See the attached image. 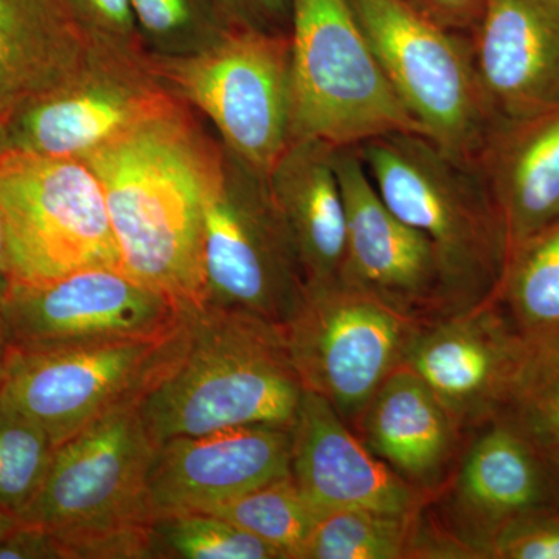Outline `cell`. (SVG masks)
<instances>
[{
  "label": "cell",
  "instance_id": "1",
  "mask_svg": "<svg viewBox=\"0 0 559 559\" xmlns=\"http://www.w3.org/2000/svg\"><path fill=\"white\" fill-rule=\"evenodd\" d=\"M209 128L173 95L83 159L100 179L123 270L183 307L205 299V205L223 157Z\"/></svg>",
  "mask_w": 559,
  "mask_h": 559
},
{
  "label": "cell",
  "instance_id": "2",
  "mask_svg": "<svg viewBox=\"0 0 559 559\" xmlns=\"http://www.w3.org/2000/svg\"><path fill=\"white\" fill-rule=\"evenodd\" d=\"M304 392L282 325L245 312L187 307L178 348L139 409L159 444L240 426L293 428Z\"/></svg>",
  "mask_w": 559,
  "mask_h": 559
},
{
  "label": "cell",
  "instance_id": "3",
  "mask_svg": "<svg viewBox=\"0 0 559 559\" xmlns=\"http://www.w3.org/2000/svg\"><path fill=\"white\" fill-rule=\"evenodd\" d=\"M353 148L382 201L432 246L444 318L496 300L510 241L476 164L418 132H392Z\"/></svg>",
  "mask_w": 559,
  "mask_h": 559
},
{
  "label": "cell",
  "instance_id": "4",
  "mask_svg": "<svg viewBox=\"0 0 559 559\" xmlns=\"http://www.w3.org/2000/svg\"><path fill=\"white\" fill-rule=\"evenodd\" d=\"M290 5L293 140L349 148L392 132L425 134L390 86L352 0Z\"/></svg>",
  "mask_w": 559,
  "mask_h": 559
},
{
  "label": "cell",
  "instance_id": "5",
  "mask_svg": "<svg viewBox=\"0 0 559 559\" xmlns=\"http://www.w3.org/2000/svg\"><path fill=\"white\" fill-rule=\"evenodd\" d=\"M0 213L11 285L121 266L102 182L86 160L9 146L0 156Z\"/></svg>",
  "mask_w": 559,
  "mask_h": 559
},
{
  "label": "cell",
  "instance_id": "6",
  "mask_svg": "<svg viewBox=\"0 0 559 559\" xmlns=\"http://www.w3.org/2000/svg\"><path fill=\"white\" fill-rule=\"evenodd\" d=\"M204 307L285 325L307 293L304 271L266 176L223 145L202 241Z\"/></svg>",
  "mask_w": 559,
  "mask_h": 559
},
{
  "label": "cell",
  "instance_id": "7",
  "mask_svg": "<svg viewBox=\"0 0 559 559\" xmlns=\"http://www.w3.org/2000/svg\"><path fill=\"white\" fill-rule=\"evenodd\" d=\"M352 5L390 86L426 138L474 164L500 119L477 79L468 36L407 0Z\"/></svg>",
  "mask_w": 559,
  "mask_h": 559
},
{
  "label": "cell",
  "instance_id": "8",
  "mask_svg": "<svg viewBox=\"0 0 559 559\" xmlns=\"http://www.w3.org/2000/svg\"><path fill=\"white\" fill-rule=\"evenodd\" d=\"M150 60L165 87L212 124L224 146L270 175L293 140L290 36L231 28L200 55Z\"/></svg>",
  "mask_w": 559,
  "mask_h": 559
},
{
  "label": "cell",
  "instance_id": "9",
  "mask_svg": "<svg viewBox=\"0 0 559 559\" xmlns=\"http://www.w3.org/2000/svg\"><path fill=\"white\" fill-rule=\"evenodd\" d=\"M423 325L340 280L307 288L283 331L304 389L355 429L371 396L403 367Z\"/></svg>",
  "mask_w": 559,
  "mask_h": 559
},
{
  "label": "cell",
  "instance_id": "10",
  "mask_svg": "<svg viewBox=\"0 0 559 559\" xmlns=\"http://www.w3.org/2000/svg\"><path fill=\"white\" fill-rule=\"evenodd\" d=\"M183 322L156 340L10 345L0 406L31 418L58 447L109 412L140 401L175 355Z\"/></svg>",
  "mask_w": 559,
  "mask_h": 559
},
{
  "label": "cell",
  "instance_id": "11",
  "mask_svg": "<svg viewBox=\"0 0 559 559\" xmlns=\"http://www.w3.org/2000/svg\"><path fill=\"white\" fill-rule=\"evenodd\" d=\"M156 448L139 401L109 412L55 448L46 479L17 518L51 532L156 521L146 496Z\"/></svg>",
  "mask_w": 559,
  "mask_h": 559
},
{
  "label": "cell",
  "instance_id": "12",
  "mask_svg": "<svg viewBox=\"0 0 559 559\" xmlns=\"http://www.w3.org/2000/svg\"><path fill=\"white\" fill-rule=\"evenodd\" d=\"M171 97L148 55L87 44L69 76L11 114L7 139L11 148L86 159Z\"/></svg>",
  "mask_w": 559,
  "mask_h": 559
},
{
  "label": "cell",
  "instance_id": "13",
  "mask_svg": "<svg viewBox=\"0 0 559 559\" xmlns=\"http://www.w3.org/2000/svg\"><path fill=\"white\" fill-rule=\"evenodd\" d=\"M186 312L182 304L114 264L43 285H11L0 305L7 340L16 347L156 340L178 330Z\"/></svg>",
  "mask_w": 559,
  "mask_h": 559
},
{
  "label": "cell",
  "instance_id": "14",
  "mask_svg": "<svg viewBox=\"0 0 559 559\" xmlns=\"http://www.w3.org/2000/svg\"><path fill=\"white\" fill-rule=\"evenodd\" d=\"M334 167L347 213L342 282L418 322L444 318L443 282L430 242L382 201L356 148H336Z\"/></svg>",
  "mask_w": 559,
  "mask_h": 559
},
{
  "label": "cell",
  "instance_id": "15",
  "mask_svg": "<svg viewBox=\"0 0 559 559\" xmlns=\"http://www.w3.org/2000/svg\"><path fill=\"white\" fill-rule=\"evenodd\" d=\"M468 441L428 509L471 559H488L507 525L555 500L543 454L509 423L492 419Z\"/></svg>",
  "mask_w": 559,
  "mask_h": 559
},
{
  "label": "cell",
  "instance_id": "16",
  "mask_svg": "<svg viewBox=\"0 0 559 559\" xmlns=\"http://www.w3.org/2000/svg\"><path fill=\"white\" fill-rule=\"evenodd\" d=\"M525 336L498 300L425 323L403 367L414 371L468 436L499 417Z\"/></svg>",
  "mask_w": 559,
  "mask_h": 559
},
{
  "label": "cell",
  "instance_id": "17",
  "mask_svg": "<svg viewBox=\"0 0 559 559\" xmlns=\"http://www.w3.org/2000/svg\"><path fill=\"white\" fill-rule=\"evenodd\" d=\"M293 428L255 425L157 444L146 479L154 518L204 511L290 474Z\"/></svg>",
  "mask_w": 559,
  "mask_h": 559
},
{
  "label": "cell",
  "instance_id": "18",
  "mask_svg": "<svg viewBox=\"0 0 559 559\" xmlns=\"http://www.w3.org/2000/svg\"><path fill=\"white\" fill-rule=\"evenodd\" d=\"M290 476L320 516L337 510L414 516L432 499L371 454L329 401L310 390L293 426Z\"/></svg>",
  "mask_w": 559,
  "mask_h": 559
},
{
  "label": "cell",
  "instance_id": "19",
  "mask_svg": "<svg viewBox=\"0 0 559 559\" xmlns=\"http://www.w3.org/2000/svg\"><path fill=\"white\" fill-rule=\"evenodd\" d=\"M469 46L498 119L559 110V0H487Z\"/></svg>",
  "mask_w": 559,
  "mask_h": 559
},
{
  "label": "cell",
  "instance_id": "20",
  "mask_svg": "<svg viewBox=\"0 0 559 559\" xmlns=\"http://www.w3.org/2000/svg\"><path fill=\"white\" fill-rule=\"evenodd\" d=\"M356 436L401 479L433 498L457 466L469 436L414 371L400 367L356 423Z\"/></svg>",
  "mask_w": 559,
  "mask_h": 559
},
{
  "label": "cell",
  "instance_id": "21",
  "mask_svg": "<svg viewBox=\"0 0 559 559\" xmlns=\"http://www.w3.org/2000/svg\"><path fill=\"white\" fill-rule=\"evenodd\" d=\"M474 164L499 210L511 252L559 224V110L499 120Z\"/></svg>",
  "mask_w": 559,
  "mask_h": 559
},
{
  "label": "cell",
  "instance_id": "22",
  "mask_svg": "<svg viewBox=\"0 0 559 559\" xmlns=\"http://www.w3.org/2000/svg\"><path fill=\"white\" fill-rule=\"evenodd\" d=\"M334 151L322 140H293L266 176L307 288L340 282L347 259V213Z\"/></svg>",
  "mask_w": 559,
  "mask_h": 559
},
{
  "label": "cell",
  "instance_id": "23",
  "mask_svg": "<svg viewBox=\"0 0 559 559\" xmlns=\"http://www.w3.org/2000/svg\"><path fill=\"white\" fill-rule=\"evenodd\" d=\"M86 49L60 0H0V121L60 84Z\"/></svg>",
  "mask_w": 559,
  "mask_h": 559
},
{
  "label": "cell",
  "instance_id": "24",
  "mask_svg": "<svg viewBox=\"0 0 559 559\" xmlns=\"http://www.w3.org/2000/svg\"><path fill=\"white\" fill-rule=\"evenodd\" d=\"M496 300L524 336L559 331V224L511 252Z\"/></svg>",
  "mask_w": 559,
  "mask_h": 559
},
{
  "label": "cell",
  "instance_id": "25",
  "mask_svg": "<svg viewBox=\"0 0 559 559\" xmlns=\"http://www.w3.org/2000/svg\"><path fill=\"white\" fill-rule=\"evenodd\" d=\"M498 418L539 452L559 444V331L525 336L520 367Z\"/></svg>",
  "mask_w": 559,
  "mask_h": 559
},
{
  "label": "cell",
  "instance_id": "26",
  "mask_svg": "<svg viewBox=\"0 0 559 559\" xmlns=\"http://www.w3.org/2000/svg\"><path fill=\"white\" fill-rule=\"evenodd\" d=\"M204 511L263 540L278 551L280 559H297L322 518L290 474Z\"/></svg>",
  "mask_w": 559,
  "mask_h": 559
},
{
  "label": "cell",
  "instance_id": "27",
  "mask_svg": "<svg viewBox=\"0 0 559 559\" xmlns=\"http://www.w3.org/2000/svg\"><path fill=\"white\" fill-rule=\"evenodd\" d=\"M418 514L330 511L312 528L297 559H409Z\"/></svg>",
  "mask_w": 559,
  "mask_h": 559
},
{
  "label": "cell",
  "instance_id": "28",
  "mask_svg": "<svg viewBox=\"0 0 559 559\" xmlns=\"http://www.w3.org/2000/svg\"><path fill=\"white\" fill-rule=\"evenodd\" d=\"M131 7L148 57H193L234 28L213 0H131Z\"/></svg>",
  "mask_w": 559,
  "mask_h": 559
},
{
  "label": "cell",
  "instance_id": "29",
  "mask_svg": "<svg viewBox=\"0 0 559 559\" xmlns=\"http://www.w3.org/2000/svg\"><path fill=\"white\" fill-rule=\"evenodd\" d=\"M154 535L157 558L280 559L278 551L263 540L205 511L157 518Z\"/></svg>",
  "mask_w": 559,
  "mask_h": 559
},
{
  "label": "cell",
  "instance_id": "30",
  "mask_svg": "<svg viewBox=\"0 0 559 559\" xmlns=\"http://www.w3.org/2000/svg\"><path fill=\"white\" fill-rule=\"evenodd\" d=\"M55 444L31 418L0 406V509L20 514L46 479Z\"/></svg>",
  "mask_w": 559,
  "mask_h": 559
},
{
  "label": "cell",
  "instance_id": "31",
  "mask_svg": "<svg viewBox=\"0 0 559 559\" xmlns=\"http://www.w3.org/2000/svg\"><path fill=\"white\" fill-rule=\"evenodd\" d=\"M61 559L157 558L154 522L135 521L51 532Z\"/></svg>",
  "mask_w": 559,
  "mask_h": 559
},
{
  "label": "cell",
  "instance_id": "32",
  "mask_svg": "<svg viewBox=\"0 0 559 559\" xmlns=\"http://www.w3.org/2000/svg\"><path fill=\"white\" fill-rule=\"evenodd\" d=\"M60 3L91 46L146 53L131 0H60Z\"/></svg>",
  "mask_w": 559,
  "mask_h": 559
},
{
  "label": "cell",
  "instance_id": "33",
  "mask_svg": "<svg viewBox=\"0 0 559 559\" xmlns=\"http://www.w3.org/2000/svg\"><path fill=\"white\" fill-rule=\"evenodd\" d=\"M488 559H559V506L540 507L507 525Z\"/></svg>",
  "mask_w": 559,
  "mask_h": 559
},
{
  "label": "cell",
  "instance_id": "34",
  "mask_svg": "<svg viewBox=\"0 0 559 559\" xmlns=\"http://www.w3.org/2000/svg\"><path fill=\"white\" fill-rule=\"evenodd\" d=\"M234 28L290 36V0H213Z\"/></svg>",
  "mask_w": 559,
  "mask_h": 559
},
{
  "label": "cell",
  "instance_id": "35",
  "mask_svg": "<svg viewBox=\"0 0 559 559\" xmlns=\"http://www.w3.org/2000/svg\"><path fill=\"white\" fill-rule=\"evenodd\" d=\"M0 559H61L57 540L39 525H20L0 543Z\"/></svg>",
  "mask_w": 559,
  "mask_h": 559
},
{
  "label": "cell",
  "instance_id": "36",
  "mask_svg": "<svg viewBox=\"0 0 559 559\" xmlns=\"http://www.w3.org/2000/svg\"><path fill=\"white\" fill-rule=\"evenodd\" d=\"M433 21L468 36L480 20L487 0H407Z\"/></svg>",
  "mask_w": 559,
  "mask_h": 559
},
{
  "label": "cell",
  "instance_id": "37",
  "mask_svg": "<svg viewBox=\"0 0 559 559\" xmlns=\"http://www.w3.org/2000/svg\"><path fill=\"white\" fill-rule=\"evenodd\" d=\"M9 148V139H7L5 123L0 121V156L3 151ZM11 286L9 263H7L5 235H3L2 213H0V305L9 294Z\"/></svg>",
  "mask_w": 559,
  "mask_h": 559
},
{
  "label": "cell",
  "instance_id": "38",
  "mask_svg": "<svg viewBox=\"0 0 559 559\" xmlns=\"http://www.w3.org/2000/svg\"><path fill=\"white\" fill-rule=\"evenodd\" d=\"M540 454H543L547 474H549L551 496H554L555 503L559 506V444L540 452Z\"/></svg>",
  "mask_w": 559,
  "mask_h": 559
},
{
  "label": "cell",
  "instance_id": "39",
  "mask_svg": "<svg viewBox=\"0 0 559 559\" xmlns=\"http://www.w3.org/2000/svg\"><path fill=\"white\" fill-rule=\"evenodd\" d=\"M9 348V340H7L5 331H3L2 320H0V399H2L3 385H5Z\"/></svg>",
  "mask_w": 559,
  "mask_h": 559
},
{
  "label": "cell",
  "instance_id": "40",
  "mask_svg": "<svg viewBox=\"0 0 559 559\" xmlns=\"http://www.w3.org/2000/svg\"><path fill=\"white\" fill-rule=\"evenodd\" d=\"M20 525V518L17 514L11 513L5 509H0V543Z\"/></svg>",
  "mask_w": 559,
  "mask_h": 559
}]
</instances>
